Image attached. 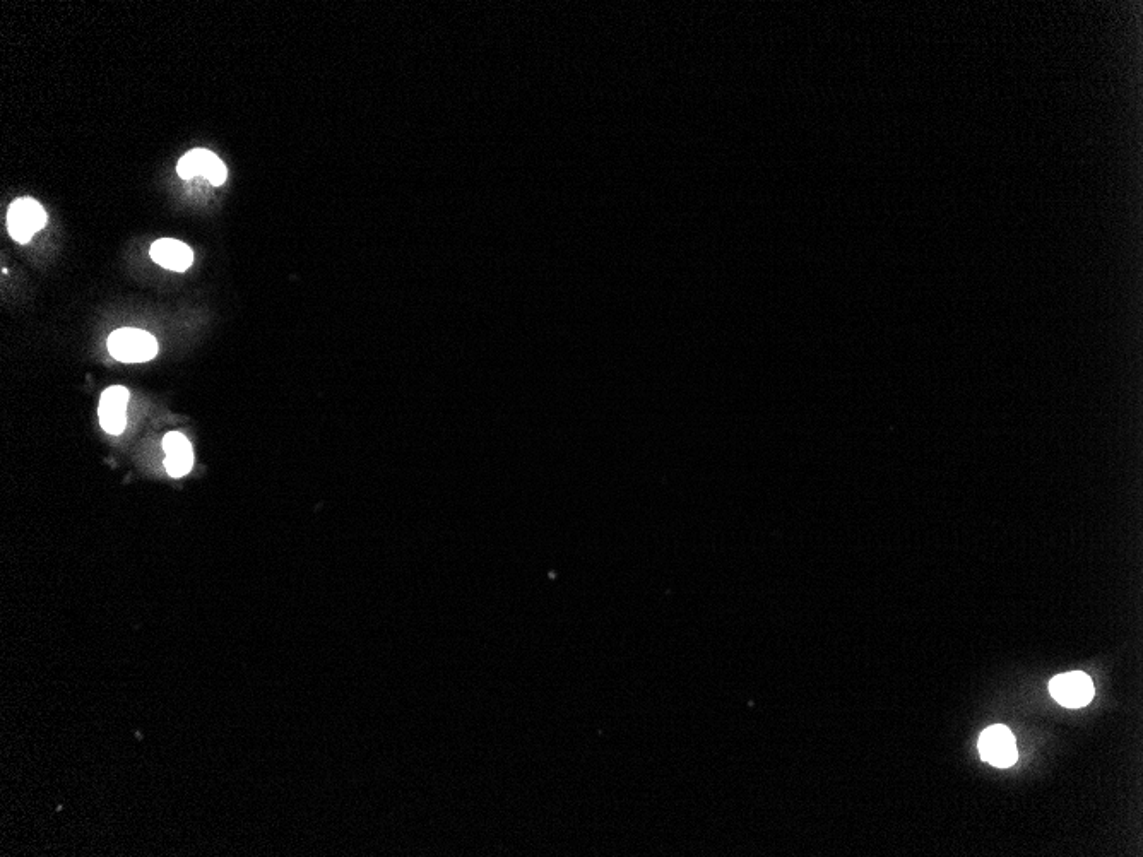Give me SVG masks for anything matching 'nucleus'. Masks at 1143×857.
Instances as JSON below:
<instances>
[{"label": "nucleus", "mask_w": 1143, "mask_h": 857, "mask_svg": "<svg viewBox=\"0 0 1143 857\" xmlns=\"http://www.w3.org/2000/svg\"><path fill=\"white\" fill-rule=\"evenodd\" d=\"M47 223V213L40 202L30 197L14 201L7 213V228L11 237L19 243H28L35 233Z\"/></svg>", "instance_id": "f03ea898"}, {"label": "nucleus", "mask_w": 1143, "mask_h": 857, "mask_svg": "<svg viewBox=\"0 0 1143 857\" xmlns=\"http://www.w3.org/2000/svg\"><path fill=\"white\" fill-rule=\"evenodd\" d=\"M979 750L986 762L995 767L1007 769L1017 762V743L1010 729L1005 726H991L979 738Z\"/></svg>", "instance_id": "7ed1b4c3"}, {"label": "nucleus", "mask_w": 1143, "mask_h": 857, "mask_svg": "<svg viewBox=\"0 0 1143 857\" xmlns=\"http://www.w3.org/2000/svg\"><path fill=\"white\" fill-rule=\"evenodd\" d=\"M108 353L122 363H144L158 355V341L141 329H119L108 337Z\"/></svg>", "instance_id": "f257e3e1"}, {"label": "nucleus", "mask_w": 1143, "mask_h": 857, "mask_svg": "<svg viewBox=\"0 0 1143 857\" xmlns=\"http://www.w3.org/2000/svg\"><path fill=\"white\" fill-rule=\"evenodd\" d=\"M1056 702L1070 709L1084 707L1094 697V685L1085 673H1067L1056 676L1049 685Z\"/></svg>", "instance_id": "39448f33"}, {"label": "nucleus", "mask_w": 1143, "mask_h": 857, "mask_svg": "<svg viewBox=\"0 0 1143 857\" xmlns=\"http://www.w3.org/2000/svg\"><path fill=\"white\" fill-rule=\"evenodd\" d=\"M177 173L184 180L194 177L208 178L216 187L225 184L228 177L225 163L208 149H194L185 154L184 158L178 161Z\"/></svg>", "instance_id": "20e7f679"}, {"label": "nucleus", "mask_w": 1143, "mask_h": 857, "mask_svg": "<svg viewBox=\"0 0 1143 857\" xmlns=\"http://www.w3.org/2000/svg\"><path fill=\"white\" fill-rule=\"evenodd\" d=\"M163 449H165L166 456H178V454L192 452V445L182 433L170 432L163 438Z\"/></svg>", "instance_id": "1a4fd4ad"}, {"label": "nucleus", "mask_w": 1143, "mask_h": 857, "mask_svg": "<svg viewBox=\"0 0 1143 857\" xmlns=\"http://www.w3.org/2000/svg\"><path fill=\"white\" fill-rule=\"evenodd\" d=\"M151 259H153L158 266L170 269V271L184 272L192 266L194 262V252L190 250L189 245L184 242H178L175 238H161L151 245Z\"/></svg>", "instance_id": "0eeeda50"}, {"label": "nucleus", "mask_w": 1143, "mask_h": 857, "mask_svg": "<svg viewBox=\"0 0 1143 857\" xmlns=\"http://www.w3.org/2000/svg\"><path fill=\"white\" fill-rule=\"evenodd\" d=\"M127 402H129V391L122 385H112L101 394L98 416L101 428L105 432L110 435H120L124 432L127 425Z\"/></svg>", "instance_id": "423d86ee"}, {"label": "nucleus", "mask_w": 1143, "mask_h": 857, "mask_svg": "<svg viewBox=\"0 0 1143 857\" xmlns=\"http://www.w3.org/2000/svg\"><path fill=\"white\" fill-rule=\"evenodd\" d=\"M194 464V454H178V456L165 457V469L173 478H182L185 474H189Z\"/></svg>", "instance_id": "6e6552de"}]
</instances>
